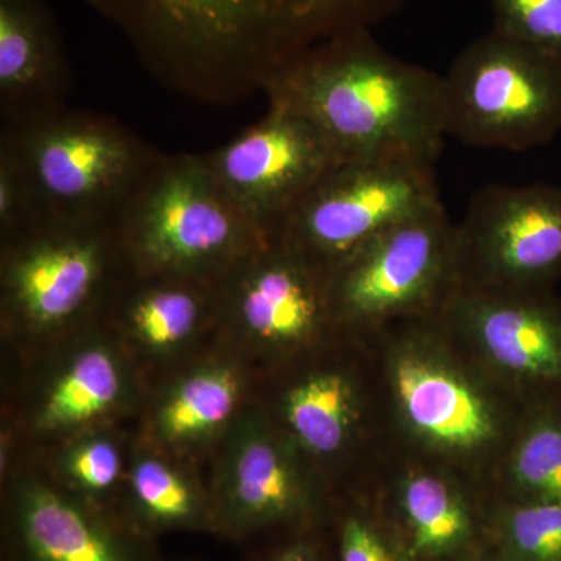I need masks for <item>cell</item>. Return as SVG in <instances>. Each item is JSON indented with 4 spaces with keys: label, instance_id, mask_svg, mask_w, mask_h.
Here are the masks:
<instances>
[{
    "label": "cell",
    "instance_id": "cell-4",
    "mask_svg": "<svg viewBox=\"0 0 561 561\" xmlns=\"http://www.w3.org/2000/svg\"><path fill=\"white\" fill-rule=\"evenodd\" d=\"M114 228L140 273L180 278L230 273L268 242V232L228 197L205 154H160Z\"/></svg>",
    "mask_w": 561,
    "mask_h": 561
},
{
    "label": "cell",
    "instance_id": "cell-17",
    "mask_svg": "<svg viewBox=\"0 0 561 561\" xmlns=\"http://www.w3.org/2000/svg\"><path fill=\"white\" fill-rule=\"evenodd\" d=\"M312 470L289 438L272 432L253 435L236 460V504L254 522L305 518L317 505Z\"/></svg>",
    "mask_w": 561,
    "mask_h": 561
},
{
    "label": "cell",
    "instance_id": "cell-20",
    "mask_svg": "<svg viewBox=\"0 0 561 561\" xmlns=\"http://www.w3.org/2000/svg\"><path fill=\"white\" fill-rule=\"evenodd\" d=\"M153 276L127 305V320L147 345L171 346L197 330L208 309L209 291L201 289L202 279L180 276Z\"/></svg>",
    "mask_w": 561,
    "mask_h": 561
},
{
    "label": "cell",
    "instance_id": "cell-25",
    "mask_svg": "<svg viewBox=\"0 0 561 561\" xmlns=\"http://www.w3.org/2000/svg\"><path fill=\"white\" fill-rule=\"evenodd\" d=\"M491 31L561 58V0H486Z\"/></svg>",
    "mask_w": 561,
    "mask_h": 561
},
{
    "label": "cell",
    "instance_id": "cell-29",
    "mask_svg": "<svg viewBox=\"0 0 561 561\" xmlns=\"http://www.w3.org/2000/svg\"><path fill=\"white\" fill-rule=\"evenodd\" d=\"M271 561H327L319 545L313 541H298L284 549Z\"/></svg>",
    "mask_w": 561,
    "mask_h": 561
},
{
    "label": "cell",
    "instance_id": "cell-11",
    "mask_svg": "<svg viewBox=\"0 0 561 561\" xmlns=\"http://www.w3.org/2000/svg\"><path fill=\"white\" fill-rule=\"evenodd\" d=\"M408 561H454L485 545V494L440 465L393 451L362 489Z\"/></svg>",
    "mask_w": 561,
    "mask_h": 561
},
{
    "label": "cell",
    "instance_id": "cell-2",
    "mask_svg": "<svg viewBox=\"0 0 561 561\" xmlns=\"http://www.w3.org/2000/svg\"><path fill=\"white\" fill-rule=\"evenodd\" d=\"M390 449L440 465L483 491L526 408L461 348L438 317L368 337Z\"/></svg>",
    "mask_w": 561,
    "mask_h": 561
},
{
    "label": "cell",
    "instance_id": "cell-7",
    "mask_svg": "<svg viewBox=\"0 0 561 561\" xmlns=\"http://www.w3.org/2000/svg\"><path fill=\"white\" fill-rule=\"evenodd\" d=\"M443 81L446 136L524 151L561 131V58L490 31L460 51Z\"/></svg>",
    "mask_w": 561,
    "mask_h": 561
},
{
    "label": "cell",
    "instance_id": "cell-26",
    "mask_svg": "<svg viewBox=\"0 0 561 561\" xmlns=\"http://www.w3.org/2000/svg\"><path fill=\"white\" fill-rule=\"evenodd\" d=\"M27 180L10 144L0 138V230L7 242L41 224Z\"/></svg>",
    "mask_w": 561,
    "mask_h": 561
},
{
    "label": "cell",
    "instance_id": "cell-21",
    "mask_svg": "<svg viewBox=\"0 0 561 561\" xmlns=\"http://www.w3.org/2000/svg\"><path fill=\"white\" fill-rule=\"evenodd\" d=\"M485 542L505 561H561V502L485 500Z\"/></svg>",
    "mask_w": 561,
    "mask_h": 561
},
{
    "label": "cell",
    "instance_id": "cell-16",
    "mask_svg": "<svg viewBox=\"0 0 561 561\" xmlns=\"http://www.w3.org/2000/svg\"><path fill=\"white\" fill-rule=\"evenodd\" d=\"M70 73L57 22L44 0H0L2 127L66 108Z\"/></svg>",
    "mask_w": 561,
    "mask_h": 561
},
{
    "label": "cell",
    "instance_id": "cell-24",
    "mask_svg": "<svg viewBox=\"0 0 561 561\" xmlns=\"http://www.w3.org/2000/svg\"><path fill=\"white\" fill-rule=\"evenodd\" d=\"M335 552V561H408L364 490L354 493L343 513Z\"/></svg>",
    "mask_w": 561,
    "mask_h": 561
},
{
    "label": "cell",
    "instance_id": "cell-5",
    "mask_svg": "<svg viewBox=\"0 0 561 561\" xmlns=\"http://www.w3.org/2000/svg\"><path fill=\"white\" fill-rule=\"evenodd\" d=\"M41 220L114 224L160 157L119 122L69 106L2 127Z\"/></svg>",
    "mask_w": 561,
    "mask_h": 561
},
{
    "label": "cell",
    "instance_id": "cell-22",
    "mask_svg": "<svg viewBox=\"0 0 561 561\" xmlns=\"http://www.w3.org/2000/svg\"><path fill=\"white\" fill-rule=\"evenodd\" d=\"M119 390V373L108 354L88 351L73 362L51 391L41 424L60 427L90 420L106 411Z\"/></svg>",
    "mask_w": 561,
    "mask_h": 561
},
{
    "label": "cell",
    "instance_id": "cell-15",
    "mask_svg": "<svg viewBox=\"0 0 561 561\" xmlns=\"http://www.w3.org/2000/svg\"><path fill=\"white\" fill-rule=\"evenodd\" d=\"M228 309L251 337L276 348H312L335 323L328 272L272 241L232 271Z\"/></svg>",
    "mask_w": 561,
    "mask_h": 561
},
{
    "label": "cell",
    "instance_id": "cell-8",
    "mask_svg": "<svg viewBox=\"0 0 561 561\" xmlns=\"http://www.w3.org/2000/svg\"><path fill=\"white\" fill-rule=\"evenodd\" d=\"M440 201L434 164L409 158L337 161L268 232L330 272L416 210Z\"/></svg>",
    "mask_w": 561,
    "mask_h": 561
},
{
    "label": "cell",
    "instance_id": "cell-23",
    "mask_svg": "<svg viewBox=\"0 0 561 561\" xmlns=\"http://www.w3.org/2000/svg\"><path fill=\"white\" fill-rule=\"evenodd\" d=\"M238 400V381L232 373L213 370L187 379L161 413L162 434L184 440L213 430L231 415Z\"/></svg>",
    "mask_w": 561,
    "mask_h": 561
},
{
    "label": "cell",
    "instance_id": "cell-18",
    "mask_svg": "<svg viewBox=\"0 0 561 561\" xmlns=\"http://www.w3.org/2000/svg\"><path fill=\"white\" fill-rule=\"evenodd\" d=\"M483 494L497 502H561V398L526 408Z\"/></svg>",
    "mask_w": 561,
    "mask_h": 561
},
{
    "label": "cell",
    "instance_id": "cell-10",
    "mask_svg": "<svg viewBox=\"0 0 561 561\" xmlns=\"http://www.w3.org/2000/svg\"><path fill=\"white\" fill-rule=\"evenodd\" d=\"M460 287L556 290L561 280V186L485 187L457 225Z\"/></svg>",
    "mask_w": 561,
    "mask_h": 561
},
{
    "label": "cell",
    "instance_id": "cell-3",
    "mask_svg": "<svg viewBox=\"0 0 561 561\" xmlns=\"http://www.w3.org/2000/svg\"><path fill=\"white\" fill-rule=\"evenodd\" d=\"M262 92L272 108L311 122L337 161L409 158L435 164L446 138L442 76L389 54L370 28L305 51Z\"/></svg>",
    "mask_w": 561,
    "mask_h": 561
},
{
    "label": "cell",
    "instance_id": "cell-28",
    "mask_svg": "<svg viewBox=\"0 0 561 561\" xmlns=\"http://www.w3.org/2000/svg\"><path fill=\"white\" fill-rule=\"evenodd\" d=\"M119 470V454L108 442H92L80 448L70 459V472L92 490L110 486L116 481Z\"/></svg>",
    "mask_w": 561,
    "mask_h": 561
},
{
    "label": "cell",
    "instance_id": "cell-14",
    "mask_svg": "<svg viewBox=\"0 0 561 561\" xmlns=\"http://www.w3.org/2000/svg\"><path fill=\"white\" fill-rule=\"evenodd\" d=\"M279 412L287 438L312 468L357 456L375 476L390 453L367 343L357 364L312 368L291 382Z\"/></svg>",
    "mask_w": 561,
    "mask_h": 561
},
{
    "label": "cell",
    "instance_id": "cell-27",
    "mask_svg": "<svg viewBox=\"0 0 561 561\" xmlns=\"http://www.w3.org/2000/svg\"><path fill=\"white\" fill-rule=\"evenodd\" d=\"M136 496L146 511L160 519H183L191 515L192 496L186 483L157 460H142L133 474Z\"/></svg>",
    "mask_w": 561,
    "mask_h": 561
},
{
    "label": "cell",
    "instance_id": "cell-12",
    "mask_svg": "<svg viewBox=\"0 0 561 561\" xmlns=\"http://www.w3.org/2000/svg\"><path fill=\"white\" fill-rule=\"evenodd\" d=\"M7 301L39 328L60 327L95 301L121 251L114 224L44 220L7 242Z\"/></svg>",
    "mask_w": 561,
    "mask_h": 561
},
{
    "label": "cell",
    "instance_id": "cell-1",
    "mask_svg": "<svg viewBox=\"0 0 561 561\" xmlns=\"http://www.w3.org/2000/svg\"><path fill=\"white\" fill-rule=\"evenodd\" d=\"M162 83L216 105L264 90L324 41L371 28L409 0H87Z\"/></svg>",
    "mask_w": 561,
    "mask_h": 561
},
{
    "label": "cell",
    "instance_id": "cell-9",
    "mask_svg": "<svg viewBox=\"0 0 561 561\" xmlns=\"http://www.w3.org/2000/svg\"><path fill=\"white\" fill-rule=\"evenodd\" d=\"M438 319L524 408L561 398V297L556 290L459 287Z\"/></svg>",
    "mask_w": 561,
    "mask_h": 561
},
{
    "label": "cell",
    "instance_id": "cell-6",
    "mask_svg": "<svg viewBox=\"0 0 561 561\" xmlns=\"http://www.w3.org/2000/svg\"><path fill=\"white\" fill-rule=\"evenodd\" d=\"M342 335L367 341L401 321L440 316L460 287L457 224L431 203L328 272Z\"/></svg>",
    "mask_w": 561,
    "mask_h": 561
},
{
    "label": "cell",
    "instance_id": "cell-13",
    "mask_svg": "<svg viewBox=\"0 0 561 561\" xmlns=\"http://www.w3.org/2000/svg\"><path fill=\"white\" fill-rule=\"evenodd\" d=\"M205 157L228 197L267 232L337 162L311 122L272 106L256 125Z\"/></svg>",
    "mask_w": 561,
    "mask_h": 561
},
{
    "label": "cell",
    "instance_id": "cell-19",
    "mask_svg": "<svg viewBox=\"0 0 561 561\" xmlns=\"http://www.w3.org/2000/svg\"><path fill=\"white\" fill-rule=\"evenodd\" d=\"M24 531L38 561H119L95 527L50 491L25 502Z\"/></svg>",
    "mask_w": 561,
    "mask_h": 561
}]
</instances>
